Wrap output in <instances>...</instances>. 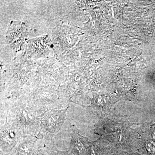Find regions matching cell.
Returning a JSON list of instances; mask_svg holds the SVG:
<instances>
[{
    "instance_id": "6da1fadb",
    "label": "cell",
    "mask_w": 155,
    "mask_h": 155,
    "mask_svg": "<svg viewBox=\"0 0 155 155\" xmlns=\"http://www.w3.org/2000/svg\"><path fill=\"white\" fill-rule=\"evenodd\" d=\"M8 31V41L10 43L15 45H18L23 39L24 35H25L26 27L22 23L14 22L11 23Z\"/></svg>"
}]
</instances>
